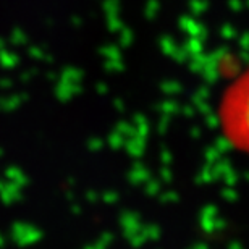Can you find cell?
<instances>
[{"instance_id": "cell-1", "label": "cell", "mask_w": 249, "mask_h": 249, "mask_svg": "<svg viewBox=\"0 0 249 249\" xmlns=\"http://www.w3.org/2000/svg\"><path fill=\"white\" fill-rule=\"evenodd\" d=\"M217 122L223 139L235 151L249 156V63L223 89Z\"/></svg>"}]
</instances>
